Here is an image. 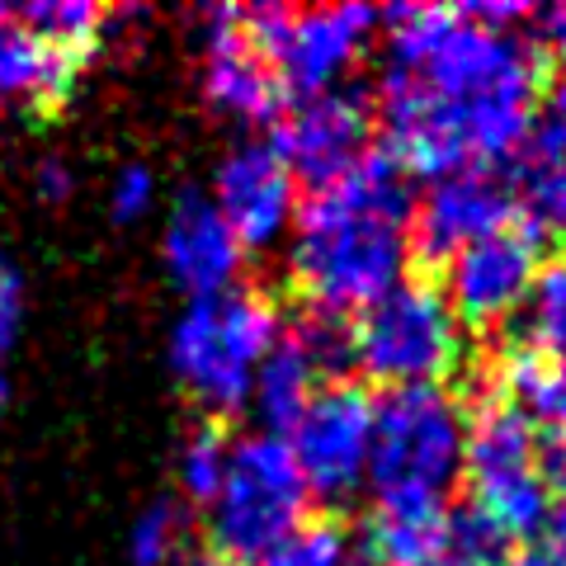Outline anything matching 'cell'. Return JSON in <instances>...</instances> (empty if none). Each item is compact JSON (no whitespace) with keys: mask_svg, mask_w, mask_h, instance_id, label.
I'll return each instance as SVG.
<instances>
[{"mask_svg":"<svg viewBox=\"0 0 566 566\" xmlns=\"http://www.w3.org/2000/svg\"><path fill=\"white\" fill-rule=\"evenodd\" d=\"M382 128L406 175H453L520 151L538 109L543 62L515 29H486L463 10L397 6L382 14Z\"/></svg>","mask_w":566,"mask_h":566,"instance_id":"cell-1","label":"cell"},{"mask_svg":"<svg viewBox=\"0 0 566 566\" xmlns=\"http://www.w3.org/2000/svg\"><path fill=\"white\" fill-rule=\"evenodd\" d=\"M416 189L387 151H368L340 180L297 203L289 274L316 312L345 316L378 303L406 279Z\"/></svg>","mask_w":566,"mask_h":566,"instance_id":"cell-2","label":"cell"},{"mask_svg":"<svg viewBox=\"0 0 566 566\" xmlns=\"http://www.w3.org/2000/svg\"><path fill=\"white\" fill-rule=\"evenodd\" d=\"M468 416L444 387H401L374 401L368 476L378 510H449L463 476Z\"/></svg>","mask_w":566,"mask_h":566,"instance_id":"cell-3","label":"cell"},{"mask_svg":"<svg viewBox=\"0 0 566 566\" xmlns=\"http://www.w3.org/2000/svg\"><path fill=\"white\" fill-rule=\"evenodd\" d=\"M279 340L283 316L274 297L232 289L180 312V322L170 326V364L208 411L227 416L251 401V382Z\"/></svg>","mask_w":566,"mask_h":566,"instance_id":"cell-4","label":"cell"},{"mask_svg":"<svg viewBox=\"0 0 566 566\" xmlns=\"http://www.w3.org/2000/svg\"><path fill=\"white\" fill-rule=\"evenodd\" d=\"M349 364L387 392L439 387L463 364V322L453 316L444 289L424 279H401L378 303H368L349 335Z\"/></svg>","mask_w":566,"mask_h":566,"instance_id":"cell-5","label":"cell"},{"mask_svg":"<svg viewBox=\"0 0 566 566\" xmlns=\"http://www.w3.org/2000/svg\"><path fill=\"white\" fill-rule=\"evenodd\" d=\"M312 491L283 434H245L227 453V476L208 501V534L222 557L255 562L307 520Z\"/></svg>","mask_w":566,"mask_h":566,"instance_id":"cell-6","label":"cell"},{"mask_svg":"<svg viewBox=\"0 0 566 566\" xmlns=\"http://www.w3.org/2000/svg\"><path fill=\"white\" fill-rule=\"evenodd\" d=\"M463 472L472 476V515L486 520L501 543L528 538L547 524L553 495L538 458V424L515 401L491 397L468 424Z\"/></svg>","mask_w":566,"mask_h":566,"instance_id":"cell-7","label":"cell"},{"mask_svg":"<svg viewBox=\"0 0 566 566\" xmlns=\"http://www.w3.org/2000/svg\"><path fill=\"white\" fill-rule=\"evenodd\" d=\"M378 29V10L368 6H312V10H241V33L274 66L279 91L326 95L335 91L349 66L364 57Z\"/></svg>","mask_w":566,"mask_h":566,"instance_id":"cell-8","label":"cell"},{"mask_svg":"<svg viewBox=\"0 0 566 566\" xmlns=\"http://www.w3.org/2000/svg\"><path fill=\"white\" fill-rule=\"evenodd\" d=\"M297 472L312 495L345 501L364 486L374 449V397L354 382H326L283 430Z\"/></svg>","mask_w":566,"mask_h":566,"instance_id":"cell-9","label":"cell"},{"mask_svg":"<svg viewBox=\"0 0 566 566\" xmlns=\"http://www.w3.org/2000/svg\"><path fill=\"white\" fill-rule=\"evenodd\" d=\"M538 270V237H528L524 227H501L449 260L444 297L458 322L501 326L505 316H515L528 303Z\"/></svg>","mask_w":566,"mask_h":566,"instance_id":"cell-10","label":"cell"},{"mask_svg":"<svg viewBox=\"0 0 566 566\" xmlns=\"http://www.w3.org/2000/svg\"><path fill=\"white\" fill-rule=\"evenodd\" d=\"M208 199L245 251L251 245H279L293 232L297 203H303L293 170L283 166V156L270 142H241L237 151H227L218 175H212Z\"/></svg>","mask_w":566,"mask_h":566,"instance_id":"cell-11","label":"cell"},{"mask_svg":"<svg viewBox=\"0 0 566 566\" xmlns=\"http://www.w3.org/2000/svg\"><path fill=\"white\" fill-rule=\"evenodd\" d=\"M368 128H374V118H368V104L359 95L326 91V95L297 99V109L283 118L274 151L293 170V180L303 175V180L322 189L349 175L368 156Z\"/></svg>","mask_w":566,"mask_h":566,"instance_id":"cell-12","label":"cell"},{"mask_svg":"<svg viewBox=\"0 0 566 566\" xmlns=\"http://www.w3.org/2000/svg\"><path fill=\"white\" fill-rule=\"evenodd\" d=\"M510 208H515V193L482 166L439 175L416 203L411 245L430 260H453L463 245L510 227Z\"/></svg>","mask_w":566,"mask_h":566,"instance_id":"cell-13","label":"cell"},{"mask_svg":"<svg viewBox=\"0 0 566 566\" xmlns=\"http://www.w3.org/2000/svg\"><path fill=\"white\" fill-rule=\"evenodd\" d=\"M161 255H166V274L175 279L189 303L199 297H218L232 293L245 264V245L237 232L222 222V212L212 208L208 193L185 189L175 208L166 212V232H161Z\"/></svg>","mask_w":566,"mask_h":566,"instance_id":"cell-14","label":"cell"},{"mask_svg":"<svg viewBox=\"0 0 566 566\" xmlns=\"http://www.w3.org/2000/svg\"><path fill=\"white\" fill-rule=\"evenodd\" d=\"M203 95L237 123H270L279 109V76L241 33V10H208Z\"/></svg>","mask_w":566,"mask_h":566,"instance_id":"cell-15","label":"cell"},{"mask_svg":"<svg viewBox=\"0 0 566 566\" xmlns=\"http://www.w3.org/2000/svg\"><path fill=\"white\" fill-rule=\"evenodd\" d=\"M76 71H81L76 52L39 39V33L24 29V24L0 29V99L48 109V104L71 95Z\"/></svg>","mask_w":566,"mask_h":566,"instance_id":"cell-16","label":"cell"},{"mask_svg":"<svg viewBox=\"0 0 566 566\" xmlns=\"http://www.w3.org/2000/svg\"><path fill=\"white\" fill-rule=\"evenodd\" d=\"M316 387H322V368L312 364V354L297 345L293 335H283V340L264 354L260 374L251 382V406L270 430H289L297 411L316 397Z\"/></svg>","mask_w":566,"mask_h":566,"instance_id":"cell-17","label":"cell"},{"mask_svg":"<svg viewBox=\"0 0 566 566\" xmlns=\"http://www.w3.org/2000/svg\"><path fill=\"white\" fill-rule=\"evenodd\" d=\"M501 387L510 392V401L534 420L553 430V444H557V463L566 468V368L547 364L538 349H510L505 364H501Z\"/></svg>","mask_w":566,"mask_h":566,"instance_id":"cell-18","label":"cell"},{"mask_svg":"<svg viewBox=\"0 0 566 566\" xmlns=\"http://www.w3.org/2000/svg\"><path fill=\"white\" fill-rule=\"evenodd\" d=\"M24 29L85 57V52L99 43L104 10L91 6V0H33V6H24Z\"/></svg>","mask_w":566,"mask_h":566,"instance_id":"cell-19","label":"cell"},{"mask_svg":"<svg viewBox=\"0 0 566 566\" xmlns=\"http://www.w3.org/2000/svg\"><path fill=\"white\" fill-rule=\"evenodd\" d=\"M520 208L528 237H566V156L520 166Z\"/></svg>","mask_w":566,"mask_h":566,"instance_id":"cell-20","label":"cell"},{"mask_svg":"<svg viewBox=\"0 0 566 566\" xmlns=\"http://www.w3.org/2000/svg\"><path fill=\"white\" fill-rule=\"evenodd\" d=\"M528 335L547 364L566 368V260L543 264L528 293Z\"/></svg>","mask_w":566,"mask_h":566,"instance_id":"cell-21","label":"cell"},{"mask_svg":"<svg viewBox=\"0 0 566 566\" xmlns=\"http://www.w3.org/2000/svg\"><path fill=\"white\" fill-rule=\"evenodd\" d=\"M227 453H232V444H227L222 430H212V424H203V430H193L185 439L180 449V486L189 501H212L227 476Z\"/></svg>","mask_w":566,"mask_h":566,"instance_id":"cell-22","label":"cell"},{"mask_svg":"<svg viewBox=\"0 0 566 566\" xmlns=\"http://www.w3.org/2000/svg\"><path fill=\"white\" fill-rule=\"evenodd\" d=\"M501 534L476 520L472 510H458V515H449V538L444 547H439L434 557H424L420 566H501Z\"/></svg>","mask_w":566,"mask_h":566,"instance_id":"cell-23","label":"cell"},{"mask_svg":"<svg viewBox=\"0 0 566 566\" xmlns=\"http://www.w3.org/2000/svg\"><path fill=\"white\" fill-rule=\"evenodd\" d=\"M255 566H349V538L335 524H303L279 547H270Z\"/></svg>","mask_w":566,"mask_h":566,"instance_id":"cell-24","label":"cell"},{"mask_svg":"<svg viewBox=\"0 0 566 566\" xmlns=\"http://www.w3.org/2000/svg\"><path fill=\"white\" fill-rule=\"evenodd\" d=\"M175 553H180V515H175V505L156 501L142 510L133 524L128 557H133V566H170Z\"/></svg>","mask_w":566,"mask_h":566,"instance_id":"cell-25","label":"cell"},{"mask_svg":"<svg viewBox=\"0 0 566 566\" xmlns=\"http://www.w3.org/2000/svg\"><path fill=\"white\" fill-rule=\"evenodd\" d=\"M524 166H538V161H562L566 156V85H557L538 109L534 123H528V137H524Z\"/></svg>","mask_w":566,"mask_h":566,"instance_id":"cell-26","label":"cell"},{"mask_svg":"<svg viewBox=\"0 0 566 566\" xmlns=\"http://www.w3.org/2000/svg\"><path fill=\"white\" fill-rule=\"evenodd\" d=\"M156 208V170L151 166H123L109 189V212L118 222H142Z\"/></svg>","mask_w":566,"mask_h":566,"instance_id":"cell-27","label":"cell"},{"mask_svg":"<svg viewBox=\"0 0 566 566\" xmlns=\"http://www.w3.org/2000/svg\"><path fill=\"white\" fill-rule=\"evenodd\" d=\"M20 322H24V279L14 270V260L0 251V354L14 345Z\"/></svg>","mask_w":566,"mask_h":566,"instance_id":"cell-28","label":"cell"},{"mask_svg":"<svg viewBox=\"0 0 566 566\" xmlns=\"http://www.w3.org/2000/svg\"><path fill=\"white\" fill-rule=\"evenodd\" d=\"M76 185V175H71L62 161H48V166H39V189L48 193V199H62V193Z\"/></svg>","mask_w":566,"mask_h":566,"instance_id":"cell-29","label":"cell"},{"mask_svg":"<svg viewBox=\"0 0 566 566\" xmlns=\"http://www.w3.org/2000/svg\"><path fill=\"white\" fill-rule=\"evenodd\" d=\"M547 534H553V553L566 557V491H562V501H553V510H547Z\"/></svg>","mask_w":566,"mask_h":566,"instance_id":"cell-30","label":"cell"},{"mask_svg":"<svg viewBox=\"0 0 566 566\" xmlns=\"http://www.w3.org/2000/svg\"><path fill=\"white\" fill-rule=\"evenodd\" d=\"M547 48H553V57L566 66V6L547 14Z\"/></svg>","mask_w":566,"mask_h":566,"instance_id":"cell-31","label":"cell"},{"mask_svg":"<svg viewBox=\"0 0 566 566\" xmlns=\"http://www.w3.org/2000/svg\"><path fill=\"white\" fill-rule=\"evenodd\" d=\"M510 566H566V557H557L553 547H524V553Z\"/></svg>","mask_w":566,"mask_h":566,"instance_id":"cell-32","label":"cell"},{"mask_svg":"<svg viewBox=\"0 0 566 566\" xmlns=\"http://www.w3.org/2000/svg\"><path fill=\"white\" fill-rule=\"evenodd\" d=\"M193 566H241V562H232V557H222V553H208V557H199Z\"/></svg>","mask_w":566,"mask_h":566,"instance_id":"cell-33","label":"cell"},{"mask_svg":"<svg viewBox=\"0 0 566 566\" xmlns=\"http://www.w3.org/2000/svg\"><path fill=\"white\" fill-rule=\"evenodd\" d=\"M349 566H378V562H368V557H359V562H349Z\"/></svg>","mask_w":566,"mask_h":566,"instance_id":"cell-34","label":"cell"},{"mask_svg":"<svg viewBox=\"0 0 566 566\" xmlns=\"http://www.w3.org/2000/svg\"><path fill=\"white\" fill-rule=\"evenodd\" d=\"M0 406H6V378H0Z\"/></svg>","mask_w":566,"mask_h":566,"instance_id":"cell-35","label":"cell"},{"mask_svg":"<svg viewBox=\"0 0 566 566\" xmlns=\"http://www.w3.org/2000/svg\"><path fill=\"white\" fill-rule=\"evenodd\" d=\"M0 29H6V10H0Z\"/></svg>","mask_w":566,"mask_h":566,"instance_id":"cell-36","label":"cell"}]
</instances>
